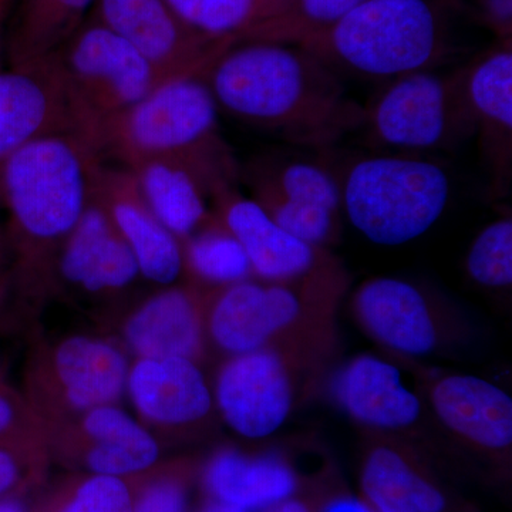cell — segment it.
Here are the masks:
<instances>
[{
	"label": "cell",
	"mask_w": 512,
	"mask_h": 512,
	"mask_svg": "<svg viewBox=\"0 0 512 512\" xmlns=\"http://www.w3.org/2000/svg\"><path fill=\"white\" fill-rule=\"evenodd\" d=\"M181 247L188 282L200 288H224L254 276L244 248L215 214L208 224L181 242Z\"/></svg>",
	"instance_id": "4316f807"
},
{
	"label": "cell",
	"mask_w": 512,
	"mask_h": 512,
	"mask_svg": "<svg viewBox=\"0 0 512 512\" xmlns=\"http://www.w3.org/2000/svg\"><path fill=\"white\" fill-rule=\"evenodd\" d=\"M268 512H313V510L311 505L306 504L305 501L292 497L269 508Z\"/></svg>",
	"instance_id": "74e56055"
},
{
	"label": "cell",
	"mask_w": 512,
	"mask_h": 512,
	"mask_svg": "<svg viewBox=\"0 0 512 512\" xmlns=\"http://www.w3.org/2000/svg\"><path fill=\"white\" fill-rule=\"evenodd\" d=\"M126 392L141 420L177 436H201L215 421L214 394L201 365L185 357H136Z\"/></svg>",
	"instance_id": "2e32d148"
},
{
	"label": "cell",
	"mask_w": 512,
	"mask_h": 512,
	"mask_svg": "<svg viewBox=\"0 0 512 512\" xmlns=\"http://www.w3.org/2000/svg\"><path fill=\"white\" fill-rule=\"evenodd\" d=\"M360 330L390 357L417 360L473 345L476 325L437 289L396 276L362 282L350 299Z\"/></svg>",
	"instance_id": "9c48e42d"
},
{
	"label": "cell",
	"mask_w": 512,
	"mask_h": 512,
	"mask_svg": "<svg viewBox=\"0 0 512 512\" xmlns=\"http://www.w3.org/2000/svg\"><path fill=\"white\" fill-rule=\"evenodd\" d=\"M204 484L215 501L251 512L292 498L299 480L289 458L279 451L247 453L221 447L204 468Z\"/></svg>",
	"instance_id": "cb8c5ba5"
},
{
	"label": "cell",
	"mask_w": 512,
	"mask_h": 512,
	"mask_svg": "<svg viewBox=\"0 0 512 512\" xmlns=\"http://www.w3.org/2000/svg\"><path fill=\"white\" fill-rule=\"evenodd\" d=\"M350 281L306 286L238 282L207 289L208 346L224 357L336 329V311Z\"/></svg>",
	"instance_id": "52a82bcc"
},
{
	"label": "cell",
	"mask_w": 512,
	"mask_h": 512,
	"mask_svg": "<svg viewBox=\"0 0 512 512\" xmlns=\"http://www.w3.org/2000/svg\"><path fill=\"white\" fill-rule=\"evenodd\" d=\"M249 190H266L298 204L342 212L338 181L329 165L308 158L269 154L239 167Z\"/></svg>",
	"instance_id": "484cf974"
},
{
	"label": "cell",
	"mask_w": 512,
	"mask_h": 512,
	"mask_svg": "<svg viewBox=\"0 0 512 512\" xmlns=\"http://www.w3.org/2000/svg\"><path fill=\"white\" fill-rule=\"evenodd\" d=\"M200 512H247L241 510V508L234 507V505H229L225 503H221V501H212V503L205 505L204 508Z\"/></svg>",
	"instance_id": "f35d334b"
},
{
	"label": "cell",
	"mask_w": 512,
	"mask_h": 512,
	"mask_svg": "<svg viewBox=\"0 0 512 512\" xmlns=\"http://www.w3.org/2000/svg\"><path fill=\"white\" fill-rule=\"evenodd\" d=\"M96 160L76 134H52L19 148L0 165L13 275L25 291L53 284L57 255L89 204Z\"/></svg>",
	"instance_id": "7a4b0ae2"
},
{
	"label": "cell",
	"mask_w": 512,
	"mask_h": 512,
	"mask_svg": "<svg viewBox=\"0 0 512 512\" xmlns=\"http://www.w3.org/2000/svg\"><path fill=\"white\" fill-rule=\"evenodd\" d=\"M6 382L5 377V367H3V363L0 362V383Z\"/></svg>",
	"instance_id": "ee69618b"
},
{
	"label": "cell",
	"mask_w": 512,
	"mask_h": 512,
	"mask_svg": "<svg viewBox=\"0 0 512 512\" xmlns=\"http://www.w3.org/2000/svg\"><path fill=\"white\" fill-rule=\"evenodd\" d=\"M468 278L483 288H511L512 285V218L504 215L485 225L466 256Z\"/></svg>",
	"instance_id": "4dcf8cb0"
},
{
	"label": "cell",
	"mask_w": 512,
	"mask_h": 512,
	"mask_svg": "<svg viewBox=\"0 0 512 512\" xmlns=\"http://www.w3.org/2000/svg\"><path fill=\"white\" fill-rule=\"evenodd\" d=\"M99 22L127 40L163 84L205 73L235 42L201 35L174 15L164 0H99Z\"/></svg>",
	"instance_id": "9a60e30c"
},
{
	"label": "cell",
	"mask_w": 512,
	"mask_h": 512,
	"mask_svg": "<svg viewBox=\"0 0 512 512\" xmlns=\"http://www.w3.org/2000/svg\"><path fill=\"white\" fill-rule=\"evenodd\" d=\"M126 350L120 343L87 335L42 342L30 352L23 396L46 429L117 404L126 393Z\"/></svg>",
	"instance_id": "8fae6325"
},
{
	"label": "cell",
	"mask_w": 512,
	"mask_h": 512,
	"mask_svg": "<svg viewBox=\"0 0 512 512\" xmlns=\"http://www.w3.org/2000/svg\"><path fill=\"white\" fill-rule=\"evenodd\" d=\"M367 0H281L274 13L256 30L254 40L299 43L332 26Z\"/></svg>",
	"instance_id": "f546056e"
},
{
	"label": "cell",
	"mask_w": 512,
	"mask_h": 512,
	"mask_svg": "<svg viewBox=\"0 0 512 512\" xmlns=\"http://www.w3.org/2000/svg\"><path fill=\"white\" fill-rule=\"evenodd\" d=\"M390 359L416 380L417 392L443 433L485 460L497 464L510 463V394L483 377L433 369L417 360Z\"/></svg>",
	"instance_id": "7c38bea8"
},
{
	"label": "cell",
	"mask_w": 512,
	"mask_h": 512,
	"mask_svg": "<svg viewBox=\"0 0 512 512\" xmlns=\"http://www.w3.org/2000/svg\"><path fill=\"white\" fill-rule=\"evenodd\" d=\"M218 110L202 77L170 80L101 124L89 147L97 160L111 157L127 170L148 161L181 165L212 198L239 180Z\"/></svg>",
	"instance_id": "3957f363"
},
{
	"label": "cell",
	"mask_w": 512,
	"mask_h": 512,
	"mask_svg": "<svg viewBox=\"0 0 512 512\" xmlns=\"http://www.w3.org/2000/svg\"><path fill=\"white\" fill-rule=\"evenodd\" d=\"M133 512H187V485L180 476L157 478L133 503Z\"/></svg>",
	"instance_id": "836d02e7"
},
{
	"label": "cell",
	"mask_w": 512,
	"mask_h": 512,
	"mask_svg": "<svg viewBox=\"0 0 512 512\" xmlns=\"http://www.w3.org/2000/svg\"><path fill=\"white\" fill-rule=\"evenodd\" d=\"M214 214L238 239L262 282L306 286L349 276L330 249L306 244L286 232L251 197L229 187L212 197Z\"/></svg>",
	"instance_id": "5bb4252c"
},
{
	"label": "cell",
	"mask_w": 512,
	"mask_h": 512,
	"mask_svg": "<svg viewBox=\"0 0 512 512\" xmlns=\"http://www.w3.org/2000/svg\"><path fill=\"white\" fill-rule=\"evenodd\" d=\"M6 242L5 239L2 238V235H0V266L3 264V259H5L6 254ZM9 274H5V272L0 271V278H3V276H8Z\"/></svg>",
	"instance_id": "b9f144b4"
},
{
	"label": "cell",
	"mask_w": 512,
	"mask_h": 512,
	"mask_svg": "<svg viewBox=\"0 0 512 512\" xmlns=\"http://www.w3.org/2000/svg\"><path fill=\"white\" fill-rule=\"evenodd\" d=\"M0 2H2V0H0Z\"/></svg>",
	"instance_id": "f6af8a7d"
},
{
	"label": "cell",
	"mask_w": 512,
	"mask_h": 512,
	"mask_svg": "<svg viewBox=\"0 0 512 512\" xmlns=\"http://www.w3.org/2000/svg\"><path fill=\"white\" fill-rule=\"evenodd\" d=\"M342 214L357 232L383 247L420 238L446 211L451 181L440 164L416 154H369L330 167Z\"/></svg>",
	"instance_id": "5b68a950"
},
{
	"label": "cell",
	"mask_w": 512,
	"mask_h": 512,
	"mask_svg": "<svg viewBox=\"0 0 512 512\" xmlns=\"http://www.w3.org/2000/svg\"><path fill=\"white\" fill-rule=\"evenodd\" d=\"M464 92L494 198L512 180V52L510 46L485 53L463 70Z\"/></svg>",
	"instance_id": "44dd1931"
},
{
	"label": "cell",
	"mask_w": 512,
	"mask_h": 512,
	"mask_svg": "<svg viewBox=\"0 0 512 512\" xmlns=\"http://www.w3.org/2000/svg\"><path fill=\"white\" fill-rule=\"evenodd\" d=\"M338 329L227 356L215 376V409L229 429L261 440L323 387L338 352Z\"/></svg>",
	"instance_id": "277c9868"
},
{
	"label": "cell",
	"mask_w": 512,
	"mask_h": 512,
	"mask_svg": "<svg viewBox=\"0 0 512 512\" xmlns=\"http://www.w3.org/2000/svg\"><path fill=\"white\" fill-rule=\"evenodd\" d=\"M218 109L293 147L325 153L365 120L338 76L318 57L286 43L228 47L205 76Z\"/></svg>",
	"instance_id": "6da1fadb"
},
{
	"label": "cell",
	"mask_w": 512,
	"mask_h": 512,
	"mask_svg": "<svg viewBox=\"0 0 512 512\" xmlns=\"http://www.w3.org/2000/svg\"><path fill=\"white\" fill-rule=\"evenodd\" d=\"M188 28L211 37L251 40L269 15L265 0H164Z\"/></svg>",
	"instance_id": "f1b7e54d"
},
{
	"label": "cell",
	"mask_w": 512,
	"mask_h": 512,
	"mask_svg": "<svg viewBox=\"0 0 512 512\" xmlns=\"http://www.w3.org/2000/svg\"><path fill=\"white\" fill-rule=\"evenodd\" d=\"M10 288V275L0 278V311H2L3 303H5L6 296H8Z\"/></svg>",
	"instance_id": "60d3db41"
},
{
	"label": "cell",
	"mask_w": 512,
	"mask_h": 512,
	"mask_svg": "<svg viewBox=\"0 0 512 512\" xmlns=\"http://www.w3.org/2000/svg\"><path fill=\"white\" fill-rule=\"evenodd\" d=\"M320 512H375L365 500L352 495H336L323 505Z\"/></svg>",
	"instance_id": "8d00e7d4"
},
{
	"label": "cell",
	"mask_w": 512,
	"mask_h": 512,
	"mask_svg": "<svg viewBox=\"0 0 512 512\" xmlns=\"http://www.w3.org/2000/svg\"><path fill=\"white\" fill-rule=\"evenodd\" d=\"M299 45L335 73L386 83L433 70L444 52L439 16L427 0H367Z\"/></svg>",
	"instance_id": "8992f818"
},
{
	"label": "cell",
	"mask_w": 512,
	"mask_h": 512,
	"mask_svg": "<svg viewBox=\"0 0 512 512\" xmlns=\"http://www.w3.org/2000/svg\"><path fill=\"white\" fill-rule=\"evenodd\" d=\"M369 146L400 154L451 151L474 137L463 72L423 70L390 80L365 107Z\"/></svg>",
	"instance_id": "30bf717a"
},
{
	"label": "cell",
	"mask_w": 512,
	"mask_h": 512,
	"mask_svg": "<svg viewBox=\"0 0 512 512\" xmlns=\"http://www.w3.org/2000/svg\"><path fill=\"white\" fill-rule=\"evenodd\" d=\"M52 134H74L66 97L47 59L0 73V165Z\"/></svg>",
	"instance_id": "603a6c76"
},
{
	"label": "cell",
	"mask_w": 512,
	"mask_h": 512,
	"mask_svg": "<svg viewBox=\"0 0 512 512\" xmlns=\"http://www.w3.org/2000/svg\"><path fill=\"white\" fill-rule=\"evenodd\" d=\"M42 447H0V500L10 498L28 478L30 470L46 456Z\"/></svg>",
	"instance_id": "e575fe53"
},
{
	"label": "cell",
	"mask_w": 512,
	"mask_h": 512,
	"mask_svg": "<svg viewBox=\"0 0 512 512\" xmlns=\"http://www.w3.org/2000/svg\"><path fill=\"white\" fill-rule=\"evenodd\" d=\"M0 447L49 448L47 429L22 392L0 383Z\"/></svg>",
	"instance_id": "1f68e13d"
},
{
	"label": "cell",
	"mask_w": 512,
	"mask_h": 512,
	"mask_svg": "<svg viewBox=\"0 0 512 512\" xmlns=\"http://www.w3.org/2000/svg\"><path fill=\"white\" fill-rule=\"evenodd\" d=\"M140 276L133 252L90 191L82 218L57 255L53 284L60 282L87 298L106 299L126 292Z\"/></svg>",
	"instance_id": "d6986e66"
},
{
	"label": "cell",
	"mask_w": 512,
	"mask_h": 512,
	"mask_svg": "<svg viewBox=\"0 0 512 512\" xmlns=\"http://www.w3.org/2000/svg\"><path fill=\"white\" fill-rule=\"evenodd\" d=\"M62 512H133V497L121 478L92 476L76 488Z\"/></svg>",
	"instance_id": "d6a6232c"
},
{
	"label": "cell",
	"mask_w": 512,
	"mask_h": 512,
	"mask_svg": "<svg viewBox=\"0 0 512 512\" xmlns=\"http://www.w3.org/2000/svg\"><path fill=\"white\" fill-rule=\"evenodd\" d=\"M90 191L133 252L141 278L163 288L174 285L184 274L183 247L150 210L134 174L96 160Z\"/></svg>",
	"instance_id": "ac0fdd59"
},
{
	"label": "cell",
	"mask_w": 512,
	"mask_h": 512,
	"mask_svg": "<svg viewBox=\"0 0 512 512\" xmlns=\"http://www.w3.org/2000/svg\"><path fill=\"white\" fill-rule=\"evenodd\" d=\"M265 2H266V5H268V8H269V15H268V18H269V16H271L272 13H274V10L276 9V6H278L279 3H281V0H265ZM268 18H266V19H268Z\"/></svg>",
	"instance_id": "7bdbcfd3"
},
{
	"label": "cell",
	"mask_w": 512,
	"mask_h": 512,
	"mask_svg": "<svg viewBox=\"0 0 512 512\" xmlns=\"http://www.w3.org/2000/svg\"><path fill=\"white\" fill-rule=\"evenodd\" d=\"M323 387L362 433L399 437L416 444L427 436L433 420L417 389L404 383L402 367L394 360L360 353L330 369ZM434 421V420H433Z\"/></svg>",
	"instance_id": "4fadbf2b"
},
{
	"label": "cell",
	"mask_w": 512,
	"mask_h": 512,
	"mask_svg": "<svg viewBox=\"0 0 512 512\" xmlns=\"http://www.w3.org/2000/svg\"><path fill=\"white\" fill-rule=\"evenodd\" d=\"M47 443L64 460L93 476L123 478L143 473L160 457V444L117 404L96 407L47 430Z\"/></svg>",
	"instance_id": "e0dca14e"
},
{
	"label": "cell",
	"mask_w": 512,
	"mask_h": 512,
	"mask_svg": "<svg viewBox=\"0 0 512 512\" xmlns=\"http://www.w3.org/2000/svg\"><path fill=\"white\" fill-rule=\"evenodd\" d=\"M46 59L62 86L74 134L87 146L101 124L160 86L150 63L100 22L77 29Z\"/></svg>",
	"instance_id": "ba28073f"
},
{
	"label": "cell",
	"mask_w": 512,
	"mask_h": 512,
	"mask_svg": "<svg viewBox=\"0 0 512 512\" xmlns=\"http://www.w3.org/2000/svg\"><path fill=\"white\" fill-rule=\"evenodd\" d=\"M205 296L207 289L187 282L144 299L121 323V346L136 357H185L201 365L210 352Z\"/></svg>",
	"instance_id": "ffe728a7"
},
{
	"label": "cell",
	"mask_w": 512,
	"mask_h": 512,
	"mask_svg": "<svg viewBox=\"0 0 512 512\" xmlns=\"http://www.w3.org/2000/svg\"><path fill=\"white\" fill-rule=\"evenodd\" d=\"M94 0H30L12 43L13 67L52 56L79 29Z\"/></svg>",
	"instance_id": "83f0119b"
},
{
	"label": "cell",
	"mask_w": 512,
	"mask_h": 512,
	"mask_svg": "<svg viewBox=\"0 0 512 512\" xmlns=\"http://www.w3.org/2000/svg\"><path fill=\"white\" fill-rule=\"evenodd\" d=\"M130 171L150 210L178 241L190 238L214 217L207 195L181 165L148 161Z\"/></svg>",
	"instance_id": "d4e9b609"
},
{
	"label": "cell",
	"mask_w": 512,
	"mask_h": 512,
	"mask_svg": "<svg viewBox=\"0 0 512 512\" xmlns=\"http://www.w3.org/2000/svg\"><path fill=\"white\" fill-rule=\"evenodd\" d=\"M485 9L495 28L510 33L512 19V0H485Z\"/></svg>",
	"instance_id": "d590c367"
},
{
	"label": "cell",
	"mask_w": 512,
	"mask_h": 512,
	"mask_svg": "<svg viewBox=\"0 0 512 512\" xmlns=\"http://www.w3.org/2000/svg\"><path fill=\"white\" fill-rule=\"evenodd\" d=\"M360 487L375 512H447V494L421 463L412 441L363 433Z\"/></svg>",
	"instance_id": "7402d4cb"
},
{
	"label": "cell",
	"mask_w": 512,
	"mask_h": 512,
	"mask_svg": "<svg viewBox=\"0 0 512 512\" xmlns=\"http://www.w3.org/2000/svg\"><path fill=\"white\" fill-rule=\"evenodd\" d=\"M0 512H26V508L15 498H6V500H0Z\"/></svg>",
	"instance_id": "ab89813d"
}]
</instances>
